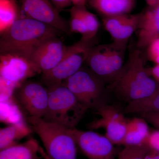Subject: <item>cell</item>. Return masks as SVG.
I'll return each instance as SVG.
<instances>
[{"label":"cell","instance_id":"obj_1","mask_svg":"<svg viewBox=\"0 0 159 159\" xmlns=\"http://www.w3.org/2000/svg\"><path fill=\"white\" fill-rule=\"evenodd\" d=\"M61 31L36 20L21 17L1 34V54L14 53L27 57L40 44Z\"/></svg>","mask_w":159,"mask_h":159},{"label":"cell","instance_id":"obj_2","mask_svg":"<svg viewBox=\"0 0 159 159\" xmlns=\"http://www.w3.org/2000/svg\"><path fill=\"white\" fill-rule=\"evenodd\" d=\"M110 86L117 96L128 102L148 97L159 84L148 74L142 51L137 48L129 53L121 74Z\"/></svg>","mask_w":159,"mask_h":159},{"label":"cell","instance_id":"obj_3","mask_svg":"<svg viewBox=\"0 0 159 159\" xmlns=\"http://www.w3.org/2000/svg\"><path fill=\"white\" fill-rule=\"evenodd\" d=\"M28 121L41 140L49 158L77 159V143L69 129L41 118L29 116Z\"/></svg>","mask_w":159,"mask_h":159},{"label":"cell","instance_id":"obj_4","mask_svg":"<svg viewBox=\"0 0 159 159\" xmlns=\"http://www.w3.org/2000/svg\"><path fill=\"white\" fill-rule=\"evenodd\" d=\"M127 43L113 41L92 47L85 61L88 67L106 84H111L119 77L125 66Z\"/></svg>","mask_w":159,"mask_h":159},{"label":"cell","instance_id":"obj_5","mask_svg":"<svg viewBox=\"0 0 159 159\" xmlns=\"http://www.w3.org/2000/svg\"><path fill=\"white\" fill-rule=\"evenodd\" d=\"M48 91V104L43 119L67 129L76 128L87 108L65 86L61 84Z\"/></svg>","mask_w":159,"mask_h":159},{"label":"cell","instance_id":"obj_6","mask_svg":"<svg viewBox=\"0 0 159 159\" xmlns=\"http://www.w3.org/2000/svg\"><path fill=\"white\" fill-rule=\"evenodd\" d=\"M41 74L36 66L28 57L14 53L0 55L1 96L10 98L28 79Z\"/></svg>","mask_w":159,"mask_h":159},{"label":"cell","instance_id":"obj_7","mask_svg":"<svg viewBox=\"0 0 159 159\" xmlns=\"http://www.w3.org/2000/svg\"><path fill=\"white\" fill-rule=\"evenodd\" d=\"M97 44L96 38H81L73 45L68 46L66 54L61 61L51 70L42 74L44 85L49 90L61 85L82 67L90 50Z\"/></svg>","mask_w":159,"mask_h":159},{"label":"cell","instance_id":"obj_8","mask_svg":"<svg viewBox=\"0 0 159 159\" xmlns=\"http://www.w3.org/2000/svg\"><path fill=\"white\" fill-rule=\"evenodd\" d=\"M61 84L68 88L88 110H97L105 104L104 97L106 84L88 67L82 66Z\"/></svg>","mask_w":159,"mask_h":159},{"label":"cell","instance_id":"obj_9","mask_svg":"<svg viewBox=\"0 0 159 159\" xmlns=\"http://www.w3.org/2000/svg\"><path fill=\"white\" fill-rule=\"evenodd\" d=\"M77 147L88 159H116L114 145L105 135L92 131L69 129Z\"/></svg>","mask_w":159,"mask_h":159},{"label":"cell","instance_id":"obj_10","mask_svg":"<svg viewBox=\"0 0 159 159\" xmlns=\"http://www.w3.org/2000/svg\"><path fill=\"white\" fill-rule=\"evenodd\" d=\"M16 98L29 116L43 118L48 104V89L39 83L25 81L15 91Z\"/></svg>","mask_w":159,"mask_h":159},{"label":"cell","instance_id":"obj_11","mask_svg":"<svg viewBox=\"0 0 159 159\" xmlns=\"http://www.w3.org/2000/svg\"><path fill=\"white\" fill-rule=\"evenodd\" d=\"M96 111L99 118L89 123L88 128L104 129L105 135L114 145H122L128 122L123 114L114 107L106 104Z\"/></svg>","mask_w":159,"mask_h":159},{"label":"cell","instance_id":"obj_12","mask_svg":"<svg viewBox=\"0 0 159 159\" xmlns=\"http://www.w3.org/2000/svg\"><path fill=\"white\" fill-rule=\"evenodd\" d=\"M21 9L25 17L36 20L69 34V23L60 15L50 0H21Z\"/></svg>","mask_w":159,"mask_h":159},{"label":"cell","instance_id":"obj_13","mask_svg":"<svg viewBox=\"0 0 159 159\" xmlns=\"http://www.w3.org/2000/svg\"><path fill=\"white\" fill-rule=\"evenodd\" d=\"M66 46L57 36L51 37L35 48L28 58L36 66L41 73L51 70L61 61L67 51Z\"/></svg>","mask_w":159,"mask_h":159},{"label":"cell","instance_id":"obj_14","mask_svg":"<svg viewBox=\"0 0 159 159\" xmlns=\"http://www.w3.org/2000/svg\"><path fill=\"white\" fill-rule=\"evenodd\" d=\"M140 13L125 14L102 18L104 29L110 34L113 41L128 42L139 28Z\"/></svg>","mask_w":159,"mask_h":159},{"label":"cell","instance_id":"obj_15","mask_svg":"<svg viewBox=\"0 0 159 159\" xmlns=\"http://www.w3.org/2000/svg\"><path fill=\"white\" fill-rule=\"evenodd\" d=\"M139 13L137 47L141 50L146 49L152 41L159 37V4L148 6Z\"/></svg>","mask_w":159,"mask_h":159},{"label":"cell","instance_id":"obj_16","mask_svg":"<svg viewBox=\"0 0 159 159\" xmlns=\"http://www.w3.org/2000/svg\"><path fill=\"white\" fill-rule=\"evenodd\" d=\"M42 147L33 138L0 150V159H41Z\"/></svg>","mask_w":159,"mask_h":159},{"label":"cell","instance_id":"obj_17","mask_svg":"<svg viewBox=\"0 0 159 159\" xmlns=\"http://www.w3.org/2000/svg\"><path fill=\"white\" fill-rule=\"evenodd\" d=\"M136 2V0H88L89 6L102 18L130 14Z\"/></svg>","mask_w":159,"mask_h":159},{"label":"cell","instance_id":"obj_18","mask_svg":"<svg viewBox=\"0 0 159 159\" xmlns=\"http://www.w3.org/2000/svg\"><path fill=\"white\" fill-rule=\"evenodd\" d=\"M146 120L143 118H135L129 120L122 145L138 146L146 145L150 133Z\"/></svg>","mask_w":159,"mask_h":159},{"label":"cell","instance_id":"obj_19","mask_svg":"<svg viewBox=\"0 0 159 159\" xmlns=\"http://www.w3.org/2000/svg\"><path fill=\"white\" fill-rule=\"evenodd\" d=\"M31 127L19 122L0 129V150L17 144V142L31 134Z\"/></svg>","mask_w":159,"mask_h":159},{"label":"cell","instance_id":"obj_20","mask_svg":"<svg viewBox=\"0 0 159 159\" xmlns=\"http://www.w3.org/2000/svg\"><path fill=\"white\" fill-rule=\"evenodd\" d=\"M125 111L126 113L140 115L148 113H159V87L148 97L128 102Z\"/></svg>","mask_w":159,"mask_h":159},{"label":"cell","instance_id":"obj_21","mask_svg":"<svg viewBox=\"0 0 159 159\" xmlns=\"http://www.w3.org/2000/svg\"><path fill=\"white\" fill-rule=\"evenodd\" d=\"M15 0H0V32L3 33L20 17Z\"/></svg>","mask_w":159,"mask_h":159},{"label":"cell","instance_id":"obj_22","mask_svg":"<svg viewBox=\"0 0 159 159\" xmlns=\"http://www.w3.org/2000/svg\"><path fill=\"white\" fill-rule=\"evenodd\" d=\"M85 6H73L70 9V17L69 26L71 32L80 33L82 35L81 38L89 39L88 30L83 16L82 9Z\"/></svg>","mask_w":159,"mask_h":159},{"label":"cell","instance_id":"obj_23","mask_svg":"<svg viewBox=\"0 0 159 159\" xmlns=\"http://www.w3.org/2000/svg\"><path fill=\"white\" fill-rule=\"evenodd\" d=\"M150 150L146 145L125 146L117 159H145Z\"/></svg>","mask_w":159,"mask_h":159},{"label":"cell","instance_id":"obj_24","mask_svg":"<svg viewBox=\"0 0 159 159\" xmlns=\"http://www.w3.org/2000/svg\"><path fill=\"white\" fill-rule=\"evenodd\" d=\"M82 13L88 33V38L89 39L96 38L100 25L99 20L95 15L87 9L86 6L83 8Z\"/></svg>","mask_w":159,"mask_h":159},{"label":"cell","instance_id":"obj_25","mask_svg":"<svg viewBox=\"0 0 159 159\" xmlns=\"http://www.w3.org/2000/svg\"><path fill=\"white\" fill-rule=\"evenodd\" d=\"M145 49L147 59L159 65V37L152 41Z\"/></svg>","mask_w":159,"mask_h":159},{"label":"cell","instance_id":"obj_26","mask_svg":"<svg viewBox=\"0 0 159 159\" xmlns=\"http://www.w3.org/2000/svg\"><path fill=\"white\" fill-rule=\"evenodd\" d=\"M146 145L151 150L159 154V129L150 132Z\"/></svg>","mask_w":159,"mask_h":159},{"label":"cell","instance_id":"obj_27","mask_svg":"<svg viewBox=\"0 0 159 159\" xmlns=\"http://www.w3.org/2000/svg\"><path fill=\"white\" fill-rule=\"evenodd\" d=\"M142 118L159 129V113H148L141 114Z\"/></svg>","mask_w":159,"mask_h":159},{"label":"cell","instance_id":"obj_28","mask_svg":"<svg viewBox=\"0 0 159 159\" xmlns=\"http://www.w3.org/2000/svg\"><path fill=\"white\" fill-rule=\"evenodd\" d=\"M55 8L60 11L72 4V0H50Z\"/></svg>","mask_w":159,"mask_h":159},{"label":"cell","instance_id":"obj_29","mask_svg":"<svg viewBox=\"0 0 159 159\" xmlns=\"http://www.w3.org/2000/svg\"><path fill=\"white\" fill-rule=\"evenodd\" d=\"M148 74L159 84V65H155L152 67L147 68Z\"/></svg>","mask_w":159,"mask_h":159},{"label":"cell","instance_id":"obj_30","mask_svg":"<svg viewBox=\"0 0 159 159\" xmlns=\"http://www.w3.org/2000/svg\"><path fill=\"white\" fill-rule=\"evenodd\" d=\"M145 159H159V154L153 151L150 150L145 157Z\"/></svg>","mask_w":159,"mask_h":159},{"label":"cell","instance_id":"obj_31","mask_svg":"<svg viewBox=\"0 0 159 159\" xmlns=\"http://www.w3.org/2000/svg\"><path fill=\"white\" fill-rule=\"evenodd\" d=\"M72 4L74 6H85L87 0H72Z\"/></svg>","mask_w":159,"mask_h":159},{"label":"cell","instance_id":"obj_32","mask_svg":"<svg viewBox=\"0 0 159 159\" xmlns=\"http://www.w3.org/2000/svg\"><path fill=\"white\" fill-rule=\"evenodd\" d=\"M148 6H156L159 4V0H145Z\"/></svg>","mask_w":159,"mask_h":159},{"label":"cell","instance_id":"obj_33","mask_svg":"<svg viewBox=\"0 0 159 159\" xmlns=\"http://www.w3.org/2000/svg\"><path fill=\"white\" fill-rule=\"evenodd\" d=\"M41 153L42 155L43 158L44 159H50L49 158V157L48 156L47 154H46L45 151L44 150L43 148L41 150Z\"/></svg>","mask_w":159,"mask_h":159}]
</instances>
